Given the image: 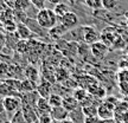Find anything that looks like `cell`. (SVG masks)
Listing matches in <instances>:
<instances>
[{
  "mask_svg": "<svg viewBox=\"0 0 128 123\" xmlns=\"http://www.w3.org/2000/svg\"><path fill=\"white\" fill-rule=\"evenodd\" d=\"M58 17L56 15L54 9H50L48 7H44L42 9H38L36 14V20L39 24L43 30H52L57 25L58 21Z\"/></svg>",
  "mask_w": 128,
  "mask_h": 123,
  "instance_id": "cell-1",
  "label": "cell"
},
{
  "mask_svg": "<svg viewBox=\"0 0 128 123\" xmlns=\"http://www.w3.org/2000/svg\"><path fill=\"white\" fill-rule=\"evenodd\" d=\"M22 107H23L22 97H19V96H6V97H4L5 113H7V114L17 113L19 110H22Z\"/></svg>",
  "mask_w": 128,
  "mask_h": 123,
  "instance_id": "cell-2",
  "label": "cell"
},
{
  "mask_svg": "<svg viewBox=\"0 0 128 123\" xmlns=\"http://www.w3.org/2000/svg\"><path fill=\"white\" fill-rule=\"evenodd\" d=\"M114 114H115V105L109 103V102H107V101L97 107V117L100 120L114 119Z\"/></svg>",
  "mask_w": 128,
  "mask_h": 123,
  "instance_id": "cell-3",
  "label": "cell"
},
{
  "mask_svg": "<svg viewBox=\"0 0 128 123\" xmlns=\"http://www.w3.org/2000/svg\"><path fill=\"white\" fill-rule=\"evenodd\" d=\"M100 38H101L100 33L96 31L94 27H92V26H83V41L86 44L92 45L96 41H98Z\"/></svg>",
  "mask_w": 128,
  "mask_h": 123,
  "instance_id": "cell-4",
  "label": "cell"
},
{
  "mask_svg": "<svg viewBox=\"0 0 128 123\" xmlns=\"http://www.w3.org/2000/svg\"><path fill=\"white\" fill-rule=\"evenodd\" d=\"M90 52L92 55L97 58V59H102L103 57H106V55L108 53V45H106L103 41H96L94 44L90 45Z\"/></svg>",
  "mask_w": 128,
  "mask_h": 123,
  "instance_id": "cell-5",
  "label": "cell"
},
{
  "mask_svg": "<svg viewBox=\"0 0 128 123\" xmlns=\"http://www.w3.org/2000/svg\"><path fill=\"white\" fill-rule=\"evenodd\" d=\"M60 24L63 25L64 27L66 30H72V28H76V26L78 25V17L74 12H68V13L63 15L62 18L60 19Z\"/></svg>",
  "mask_w": 128,
  "mask_h": 123,
  "instance_id": "cell-6",
  "label": "cell"
},
{
  "mask_svg": "<svg viewBox=\"0 0 128 123\" xmlns=\"http://www.w3.org/2000/svg\"><path fill=\"white\" fill-rule=\"evenodd\" d=\"M51 117H52V120H55V121H60V122H62V121H64V120L69 119V116H70V113H69L68 110L64 108L63 105L62 107H57V108H52L51 109Z\"/></svg>",
  "mask_w": 128,
  "mask_h": 123,
  "instance_id": "cell-7",
  "label": "cell"
},
{
  "mask_svg": "<svg viewBox=\"0 0 128 123\" xmlns=\"http://www.w3.org/2000/svg\"><path fill=\"white\" fill-rule=\"evenodd\" d=\"M52 85H51L50 82H48V81H42L38 85H37V92L39 94L40 97L43 98H49L50 95L52 94Z\"/></svg>",
  "mask_w": 128,
  "mask_h": 123,
  "instance_id": "cell-8",
  "label": "cell"
},
{
  "mask_svg": "<svg viewBox=\"0 0 128 123\" xmlns=\"http://www.w3.org/2000/svg\"><path fill=\"white\" fill-rule=\"evenodd\" d=\"M17 36L23 39V40H28L32 36L31 28L28 27V25H25V23H19L17 24Z\"/></svg>",
  "mask_w": 128,
  "mask_h": 123,
  "instance_id": "cell-9",
  "label": "cell"
},
{
  "mask_svg": "<svg viewBox=\"0 0 128 123\" xmlns=\"http://www.w3.org/2000/svg\"><path fill=\"white\" fill-rule=\"evenodd\" d=\"M51 105L49 104V101L48 98H43V97H39V100L37 102L36 105V111L38 113V116L43 114H50L51 113Z\"/></svg>",
  "mask_w": 128,
  "mask_h": 123,
  "instance_id": "cell-10",
  "label": "cell"
},
{
  "mask_svg": "<svg viewBox=\"0 0 128 123\" xmlns=\"http://www.w3.org/2000/svg\"><path fill=\"white\" fill-rule=\"evenodd\" d=\"M37 91V84L36 82H32L28 78L20 81V94H28V92Z\"/></svg>",
  "mask_w": 128,
  "mask_h": 123,
  "instance_id": "cell-11",
  "label": "cell"
},
{
  "mask_svg": "<svg viewBox=\"0 0 128 123\" xmlns=\"http://www.w3.org/2000/svg\"><path fill=\"white\" fill-rule=\"evenodd\" d=\"M24 75H25V78H28L32 82H37L39 79V70L33 65L26 66L25 70H24Z\"/></svg>",
  "mask_w": 128,
  "mask_h": 123,
  "instance_id": "cell-12",
  "label": "cell"
},
{
  "mask_svg": "<svg viewBox=\"0 0 128 123\" xmlns=\"http://www.w3.org/2000/svg\"><path fill=\"white\" fill-rule=\"evenodd\" d=\"M63 107L69 113H71L75 109H77L78 102L74 98V96H66V97H63Z\"/></svg>",
  "mask_w": 128,
  "mask_h": 123,
  "instance_id": "cell-13",
  "label": "cell"
},
{
  "mask_svg": "<svg viewBox=\"0 0 128 123\" xmlns=\"http://www.w3.org/2000/svg\"><path fill=\"white\" fill-rule=\"evenodd\" d=\"M48 101H49V104L51 105V108H57V107L63 105V97L58 94H51Z\"/></svg>",
  "mask_w": 128,
  "mask_h": 123,
  "instance_id": "cell-14",
  "label": "cell"
},
{
  "mask_svg": "<svg viewBox=\"0 0 128 123\" xmlns=\"http://www.w3.org/2000/svg\"><path fill=\"white\" fill-rule=\"evenodd\" d=\"M13 2L16 11H22V12H25L32 5L31 0H13Z\"/></svg>",
  "mask_w": 128,
  "mask_h": 123,
  "instance_id": "cell-15",
  "label": "cell"
},
{
  "mask_svg": "<svg viewBox=\"0 0 128 123\" xmlns=\"http://www.w3.org/2000/svg\"><path fill=\"white\" fill-rule=\"evenodd\" d=\"M28 47H30V44H28V40H23V39H20L16 43V45H14V49L16 51L20 53V55H23L25 52H28Z\"/></svg>",
  "mask_w": 128,
  "mask_h": 123,
  "instance_id": "cell-16",
  "label": "cell"
},
{
  "mask_svg": "<svg viewBox=\"0 0 128 123\" xmlns=\"http://www.w3.org/2000/svg\"><path fill=\"white\" fill-rule=\"evenodd\" d=\"M54 12L56 13V15L58 17V18H62L63 15H65V14L68 13V12H70L69 11V7L66 4H63V2H60V4L56 5L55 8H54Z\"/></svg>",
  "mask_w": 128,
  "mask_h": 123,
  "instance_id": "cell-17",
  "label": "cell"
},
{
  "mask_svg": "<svg viewBox=\"0 0 128 123\" xmlns=\"http://www.w3.org/2000/svg\"><path fill=\"white\" fill-rule=\"evenodd\" d=\"M72 96H74V98L77 101L78 103H82L83 101L86 100L89 95H88V92L86 91L84 89H76V90L74 91V95Z\"/></svg>",
  "mask_w": 128,
  "mask_h": 123,
  "instance_id": "cell-18",
  "label": "cell"
},
{
  "mask_svg": "<svg viewBox=\"0 0 128 123\" xmlns=\"http://www.w3.org/2000/svg\"><path fill=\"white\" fill-rule=\"evenodd\" d=\"M82 111L84 116H97V107H94V105L82 107Z\"/></svg>",
  "mask_w": 128,
  "mask_h": 123,
  "instance_id": "cell-19",
  "label": "cell"
},
{
  "mask_svg": "<svg viewBox=\"0 0 128 123\" xmlns=\"http://www.w3.org/2000/svg\"><path fill=\"white\" fill-rule=\"evenodd\" d=\"M118 0H102V7L107 11H112L118 6Z\"/></svg>",
  "mask_w": 128,
  "mask_h": 123,
  "instance_id": "cell-20",
  "label": "cell"
},
{
  "mask_svg": "<svg viewBox=\"0 0 128 123\" xmlns=\"http://www.w3.org/2000/svg\"><path fill=\"white\" fill-rule=\"evenodd\" d=\"M88 7L92 9H97L102 7V0H84Z\"/></svg>",
  "mask_w": 128,
  "mask_h": 123,
  "instance_id": "cell-21",
  "label": "cell"
},
{
  "mask_svg": "<svg viewBox=\"0 0 128 123\" xmlns=\"http://www.w3.org/2000/svg\"><path fill=\"white\" fill-rule=\"evenodd\" d=\"M119 83H128V69H124L118 73Z\"/></svg>",
  "mask_w": 128,
  "mask_h": 123,
  "instance_id": "cell-22",
  "label": "cell"
},
{
  "mask_svg": "<svg viewBox=\"0 0 128 123\" xmlns=\"http://www.w3.org/2000/svg\"><path fill=\"white\" fill-rule=\"evenodd\" d=\"M55 75H56V79H57V81H60V82L65 81L66 77H68V72H66L64 69H58V70L55 72Z\"/></svg>",
  "mask_w": 128,
  "mask_h": 123,
  "instance_id": "cell-23",
  "label": "cell"
},
{
  "mask_svg": "<svg viewBox=\"0 0 128 123\" xmlns=\"http://www.w3.org/2000/svg\"><path fill=\"white\" fill-rule=\"evenodd\" d=\"M8 71H10V64L0 63V77L8 78Z\"/></svg>",
  "mask_w": 128,
  "mask_h": 123,
  "instance_id": "cell-24",
  "label": "cell"
},
{
  "mask_svg": "<svg viewBox=\"0 0 128 123\" xmlns=\"http://www.w3.org/2000/svg\"><path fill=\"white\" fill-rule=\"evenodd\" d=\"M52 117L50 114H43L38 116V123H51Z\"/></svg>",
  "mask_w": 128,
  "mask_h": 123,
  "instance_id": "cell-25",
  "label": "cell"
},
{
  "mask_svg": "<svg viewBox=\"0 0 128 123\" xmlns=\"http://www.w3.org/2000/svg\"><path fill=\"white\" fill-rule=\"evenodd\" d=\"M98 117L97 116H84L83 123H97L98 122Z\"/></svg>",
  "mask_w": 128,
  "mask_h": 123,
  "instance_id": "cell-26",
  "label": "cell"
},
{
  "mask_svg": "<svg viewBox=\"0 0 128 123\" xmlns=\"http://www.w3.org/2000/svg\"><path fill=\"white\" fill-rule=\"evenodd\" d=\"M46 0H31V4L34 5V7H37L38 9L44 8V2Z\"/></svg>",
  "mask_w": 128,
  "mask_h": 123,
  "instance_id": "cell-27",
  "label": "cell"
},
{
  "mask_svg": "<svg viewBox=\"0 0 128 123\" xmlns=\"http://www.w3.org/2000/svg\"><path fill=\"white\" fill-rule=\"evenodd\" d=\"M97 123H119L115 119H108V120H98Z\"/></svg>",
  "mask_w": 128,
  "mask_h": 123,
  "instance_id": "cell-28",
  "label": "cell"
},
{
  "mask_svg": "<svg viewBox=\"0 0 128 123\" xmlns=\"http://www.w3.org/2000/svg\"><path fill=\"white\" fill-rule=\"evenodd\" d=\"M5 113V108H4V97L0 95V115Z\"/></svg>",
  "mask_w": 128,
  "mask_h": 123,
  "instance_id": "cell-29",
  "label": "cell"
},
{
  "mask_svg": "<svg viewBox=\"0 0 128 123\" xmlns=\"http://www.w3.org/2000/svg\"><path fill=\"white\" fill-rule=\"evenodd\" d=\"M50 4H54L56 6V5H58V4H60L62 2V0H48Z\"/></svg>",
  "mask_w": 128,
  "mask_h": 123,
  "instance_id": "cell-30",
  "label": "cell"
},
{
  "mask_svg": "<svg viewBox=\"0 0 128 123\" xmlns=\"http://www.w3.org/2000/svg\"><path fill=\"white\" fill-rule=\"evenodd\" d=\"M60 123H75V122L71 119H66V120H64V121H62Z\"/></svg>",
  "mask_w": 128,
  "mask_h": 123,
  "instance_id": "cell-31",
  "label": "cell"
},
{
  "mask_svg": "<svg viewBox=\"0 0 128 123\" xmlns=\"http://www.w3.org/2000/svg\"><path fill=\"white\" fill-rule=\"evenodd\" d=\"M2 45H4V38H2V37L0 36V49L2 47Z\"/></svg>",
  "mask_w": 128,
  "mask_h": 123,
  "instance_id": "cell-32",
  "label": "cell"
},
{
  "mask_svg": "<svg viewBox=\"0 0 128 123\" xmlns=\"http://www.w3.org/2000/svg\"><path fill=\"white\" fill-rule=\"evenodd\" d=\"M126 24H127V25H128V13L126 14Z\"/></svg>",
  "mask_w": 128,
  "mask_h": 123,
  "instance_id": "cell-33",
  "label": "cell"
},
{
  "mask_svg": "<svg viewBox=\"0 0 128 123\" xmlns=\"http://www.w3.org/2000/svg\"><path fill=\"white\" fill-rule=\"evenodd\" d=\"M51 123H60V121H55V120H52V122H51Z\"/></svg>",
  "mask_w": 128,
  "mask_h": 123,
  "instance_id": "cell-34",
  "label": "cell"
},
{
  "mask_svg": "<svg viewBox=\"0 0 128 123\" xmlns=\"http://www.w3.org/2000/svg\"><path fill=\"white\" fill-rule=\"evenodd\" d=\"M118 1H121V0H118Z\"/></svg>",
  "mask_w": 128,
  "mask_h": 123,
  "instance_id": "cell-35",
  "label": "cell"
},
{
  "mask_svg": "<svg viewBox=\"0 0 128 123\" xmlns=\"http://www.w3.org/2000/svg\"><path fill=\"white\" fill-rule=\"evenodd\" d=\"M127 60H128V58H127Z\"/></svg>",
  "mask_w": 128,
  "mask_h": 123,
  "instance_id": "cell-36",
  "label": "cell"
}]
</instances>
